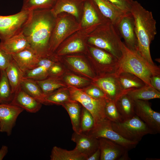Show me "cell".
I'll list each match as a JSON object with an SVG mask.
<instances>
[{"label": "cell", "mask_w": 160, "mask_h": 160, "mask_svg": "<svg viewBox=\"0 0 160 160\" xmlns=\"http://www.w3.org/2000/svg\"><path fill=\"white\" fill-rule=\"evenodd\" d=\"M122 55L118 60V67L115 74L123 72L132 73L141 79L146 84L152 87L150 79L153 75L160 74V68L149 63L136 50L127 47L124 42L121 44Z\"/></svg>", "instance_id": "3957f363"}, {"label": "cell", "mask_w": 160, "mask_h": 160, "mask_svg": "<svg viewBox=\"0 0 160 160\" xmlns=\"http://www.w3.org/2000/svg\"><path fill=\"white\" fill-rule=\"evenodd\" d=\"M100 151L99 148L95 152L87 158V160H100Z\"/></svg>", "instance_id": "f6af8a7d"}, {"label": "cell", "mask_w": 160, "mask_h": 160, "mask_svg": "<svg viewBox=\"0 0 160 160\" xmlns=\"http://www.w3.org/2000/svg\"><path fill=\"white\" fill-rule=\"evenodd\" d=\"M71 140L76 143L75 148L87 158L99 148L98 139L87 133L74 132Z\"/></svg>", "instance_id": "ffe728a7"}, {"label": "cell", "mask_w": 160, "mask_h": 160, "mask_svg": "<svg viewBox=\"0 0 160 160\" xmlns=\"http://www.w3.org/2000/svg\"><path fill=\"white\" fill-rule=\"evenodd\" d=\"M61 63L69 71L92 80L96 77L89 61L84 54L59 57Z\"/></svg>", "instance_id": "7c38bea8"}, {"label": "cell", "mask_w": 160, "mask_h": 160, "mask_svg": "<svg viewBox=\"0 0 160 160\" xmlns=\"http://www.w3.org/2000/svg\"><path fill=\"white\" fill-rule=\"evenodd\" d=\"M99 148L100 160H127L130 159L127 149L108 139L100 138Z\"/></svg>", "instance_id": "2e32d148"}, {"label": "cell", "mask_w": 160, "mask_h": 160, "mask_svg": "<svg viewBox=\"0 0 160 160\" xmlns=\"http://www.w3.org/2000/svg\"><path fill=\"white\" fill-rule=\"evenodd\" d=\"M150 81L151 86L160 92V74L152 76L150 78Z\"/></svg>", "instance_id": "ee69618b"}, {"label": "cell", "mask_w": 160, "mask_h": 160, "mask_svg": "<svg viewBox=\"0 0 160 160\" xmlns=\"http://www.w3.org/2000/svg\"><path fill=\"white\" fill-rule=\"evenodd\" d=\"M119 34L129 48L137 51V42L134 18L131 13H127L116 25Z\"/></svg>", "instance_id": "e0dca14e"}, {"label": "cell", "mask_w": 160, "mask_h": 160, "mask_svg": "<svg viewBox=\"0 0 160 160\" xmlns=\"http://www.w3.org/2000/svg\"><path fill=\"white\" fill-rule=\"evenodd\" d=\"M85 0H57L51 9L54 15L65 12L74 16L80 22L82 15Z\"/></svg>", "instance_id": "d6986e66"}, {"label": "cell", "mask_w": 160, "mask_h": 160, "mask_svg": "<svg viewBox=\"0 0 160 160\" xmlns=\"http://www.w3.org/2000/svg\"><path fill=\"white\" fill-rule=\"evenodd\" d=\"M12 55L18 66L23 73L35 68L40 59L30 47L12 54Z\"/></svg>", "instance_id": "603a6c76"}, {"label": "cell", "mask_w": 160, "mask_h": 160, "mask_svg": "<svg viewBox=\"0 0 160 160\" xmlns=\"http://www.w3.org/2000/svg\"><path fill=\"white\" fill-rule=\"evenodd\" d=\"M20 86L26 93L42 104L47 105L45 96L35 80L23 78L21 82Z\"/></svg>", "instance_id": "1f68e13d"}, {"label": "cell", "mask_w": 160, "mask_h": 160, "mask_svg": "<svg viewBox=\"0 0 160 160\" xmlns=\"http://www.w3.org/2000/svg\"><path fill=\"white\" fill-rule=\"evenodd\" d=\"M63 81L67 86L82 88L91 84V80L77 75L68 70L62 76Z\"/></svg>", "instance_id": "d590c367"}, {"label": "cell", "mask_w": 160, "mask_h": 160, "mask_svg": "<svg viewBox=\"0 0 160 160\" xmlns=\"http://www.w3.org/2000/svg\"><path fill=\"white\" fill-rule=\"evenodd\" d=\"M121 37L116 26L110 21L102 23L88 35L87 44L102 49L118 60L122 55Z\"/></svg>", "instance_id": "277c9868"}, {"label": "cell", "mask_w": 160, "mask_h": 160, "mask_svg": "<svg viewBox=\"0 0 160 160\" xmlns=\"http://www.w3.org/2000/svg\"><path fill=\"white\" fill-rule=\"evenodd\" d=\"M91 84L99 87L105 93L107 99L115 102L127 92L122 89L117 76L115 74L96 76Z\"/></svg>", "instance_id": "4fadbf2b"}, {"label": "cell", "mask_w": 160, "mask_h": 160, "mask_svg": "<svg viewBox=\"0 0 160 160\" xmlns=\"http://www.w3.org/2000/svg\"><path fill=\"white\" fill-rule=\"evenodd\" d=\"M35 81L45 96L59 88L67 87L62 76H49L44 79Z\"/></svg>", "instance_id": "f546056e"}, {"label": "cell", "mask_w": 160, "mask_h": 160, "mask_svg": "<svg viewBox=\"0 0 160 160\" xmlns=\"http://www.w3.org/2000/svg\"><path fill=\"white\" fill-rule=\"evenodd\" d=\"M67 87L71 99L79 102L91 113L94 119L95 125L106 118L105 109L107 99L93 97L85 93L81 88L70 86Z\"/></svg>", "instance_id": "ba28073f"}, {"label": "cell", "mask_w": 160, "mask_h": 160, "mask_svg": "<svg viewBox=\"0 0 160 160\" xmlns=\"http://www.w3.org/2000/svg\"><path fill=\"white\" fill-rule=\"evenodd\" d=\"M71 100L70 93L67 87L59 88L45 97L47 105L55 104L62 105Z\"/></svg>", "instance_id": "836d02e7"}, {"label": "cell", "mask_w": 160, "mask_h": 160, "mask_svg": "<svg viewBox=\"0 0 160 160\" xmlns=\"http://www.w3.org/2000/svg\"><path fill=\"white\" fill-rule=\"evenodd\" d=\"M14 94L5 70H0V104L10 103Z\"/></svg>", "instance_id": "e575fe53"}, {"label": "cell", "mask_w": 160, "mask_h": 160, "mask_svg": "<svg viewBox=\"0 0 160 160\" xmlns=\"http://www.w3.org/2000/svg\"><path fill=\"white\" fill-rule=\"evenodd\" d=\"M84 55L96 76L115 74L118 70V60L104 50L87 44Z\"/></svg>", "instance_id": "5b68a950"}, {"label": "cell", "mask_w": 160, "mask_h": 160, "mask_svg": "<svg viewBox=\"0 0 160 160\" xmlns=\"http://www.w3.org/2000/svg\"><path fill=\"white\" fill-rule=\"evenodd\" d=\"M115 103L123 120L131 118L135 115V100L127 93L121 96Z\"/></svg>", "instance_id": "4316f807"}, {"label": "cell", "mask_w": 160, "mask_h": 160, "mask_svg": "<svg viewBox=\"0 0 160 160\" xmlns=\"http://www.w3.org/2000/svg\"><path fill=\"white\" fill-rule=\"evenodd\" d=\"M11 103L31 113H35L41 108L42 104L24 91L21 86L15 93Z\"/></svg>", "instance_id": "7402d4cb"}, {"label": "cell", "mask_w": 160, "mask_h": 160, "mask_svg": "<svg viewBox=\"0 0 160 160\" xmlns=\"http://www.w3.org/2000/svg\"><path fill=\"white\" fill-rule=\"evenodd\" d=\"M102 14L115 26L125 13L106 0H93Z\"/></svg>", "instance_id": "cb8c5ba5"}, {"label": "cell", "mask_w": 160, "mask_h": 160, "mask_svg": "<svg viewBox=\"0 0 160 160\" xmlns=\"http://www.w3.org/2000/svg\"><path fill=\"white\" fill-rule=\"evenodd\" d=\"M93 31L81 28L68 37L59 46L54 54L58 57L84 54L86 52L88 35Z\"/></svg>", "instance_id": "30bf717a"}, {"label": "cell", "mask_w": 160, "mask_h": 160, "mask_svg": "<svg viewBox=\"0 0 160 160\" xmlns=\"http://www.w3.org/2000/svg\"><path fill=\"white\" fill-rule=\"evenodd\" d=\"M62 106L67 111L71 120L72 128L74 132L81 133L80 121L82 106L78 102L72 100L65 102Z\"/></svg>", "instance_id": "484cf974"}, {"label": "cell", "mask_w": 160, "mask_h": 160, "mask_svg": "<svg viewBox=\"0 0 160 160\" xmlns=\"http://www.w3.org/2000/svg\"><path fill=\"white\" fill-rule=\"evenodd\" d=\"M95 123L94 117L91 113L82 106L80 121L81 133L88 132L93 127Z\"/></svg>", "instance_id": "74e56055"}, {"label": "cell", "mask_w": 160, "mask_h": 160, "mask_svg": "<svg viewBox=\"0 0 160 160\" xmlns=\"http://www.w3.org/2000/svg\"><path fill=\"white\" fill-rule=\"evenodd\" d=\"M125 13L130 12L132 0H106Z\"/></svg>", "instance_id": "7bdbcfd3"}, {"label": "cell", "mask_w": 160, "mask_h": 160, "mask_svg": "<svg viewBox=\"0 0 160 160\" xmlns=\"http://www.w3.org/2000/svg\"><path fill=\"white\" fill-rule=\"evenodd\" d=\"M116 76L122 89L127 92L146 84L141 79L130 73L123 72Z\"/></svg>", "instance_id": "d6a6232c"}, {"label": "cell", "mask_w": 160, "mask_h": 160, "mask_svg": "<svg viewBox=\"0 0 160 160\" xmlns=\"http://www.w3.org/2000/svg\"><path fill=\"white\" fill-rule=\"evenodd\" d=\"M81 29L80 22L73 16L62 12L56 17L50 42V50L54 53L60 44L73 33Z\"/></svg>", "instance_id": "8992f818"}, {"label": "cell", "mask_w": 160, "mask_h": 160, "mask_svg": "<svg viewBox=\"0 0 160 160\" xmlns=\"http://www.w3.org/2000/svg\"><path fill=\"white\" fill-rule=\"evenodd\" d=\"M113 129L124 138L139 142L143 137L155 132L136 115L118 122H111Z\"/></svg>", "instance_id": "52a82bcc"}, {"label": "cell", "mask_w": 160, "mask_h": 160, "mask_svg": "<svg viewBox=\"0 0 160 160\" xmlns=\"http://www.w3.org/2000/svg\"><path fill=\"white\" fill-rule=\"evenodd\" d=\"M59 60V57L55 54L46 57L41 58L34 68L24 72L23 78L35 81L41 80L49 76V71L51 66Z\"/></svg>", "instance_id": "44dd1931"}, {"label": "cell", "mask_w": 160, "mask_h": 160, "mask_svg": "<svg viewBox=\"0 0 160 160\" xmlns=\"http://www.w3.org/2000/svg\"><path fill=\"white\" fill-rule=\"evenodd\" d=\"M57 0H23L21 10L32 11L37 9H51Z\"/></svg>", "instance_id": "8d00e7d4"}, {"label": "cell", "mask_w": 160, "mask_h": 160, "mask_svg": "<svg viewBox=\"0 0 160 160\" xmlns=\"http://www.w3.org/2000/svg\"><path fill=\"white\" fill-rule=\"evenodd\" d=\"M8 152V147L3 145L0 149V160H2L6 155Z\"/></svg>", "instance_id": "bcb514c9"}, {"label": "cell", "mask_w": 160, "mask_h": 160, "mask_svg": "<svg viewBox=\"0 0 160 160\" xmlns=\"http://www.w3.org/2000/svg\"><path fill=\"white\" fill-rule=\"evenodd\" d=\"M0 45L6 52L11 55L30 47L27 39L22 32L4 41H0Z\"/></svg>", "instance_id": "d4e9b609"}, {"label": "cell", "mask_w": 160, "mask_h": 160, "mask_svg": "<svg viewBox=\"0 0 160 160\" xmlns=\"http://www.w3.org/2000/svg\"><path fill=\"white\" fill-rule=\"evenodd\" d=\"M55 19L51 9L33 10L23 30L30 48L40 58L54 54L50 52V42Z\"/></svg>", "instance_id": "6da1fadb"}, {"label": "cell", "mask_w": 160, "mask_h": 160, "mask_svg": "<svg viewBox=\"0 0 160 160\" xmlns=\"http://www.w3.org/2000/svg\"><path fill=\"white\" fill-rule=\"evenodd\" d=\"M24 110L11 103L0 104V132L10 135L18 117Z\"/></svg>", "instance_id": "ac0fdd59"}, {"label": "cell", "mask_w": 160, "mask_h": 160, "mask_svg": "<svg viewBox=\"0 0 160 160\" xmlns=\"http://www.w3.org/2000/svg\"><path fill=\"white\" fill-rule=\"evenodd\" d=\"M106 118L112 122H118L123 120L116 105L115 102L107 99L105 109Z\"/></svg>", "instance_id": "f35d334b"}, {"label": "cell", "mask_w": 160, "mask_h": 160, "mask_svg": "<svg viewBox=\"0 0 160 160\" xmlns=\"http://www.w3.org/2000/svg\"><path fill=\"white\" fill-rule=\"evenodd\" d=\"M88 134L95 137L109 140L129 151L135 148L139 142L127 140L120 135L112 128L111 121L106 118L94 125Z\"/></svg>", "instance_id": "8fae6325"}, {"label": "cell", "mask_w": 160, "mask_h": 160, "mask_svg": "<svg viewBox=\"0 0 160 160\" xmlns=\"http://www.w3.org/2000/svg\"><path fill=\"white\" fill-rule=\"evenodd\" d=\"M127 94L134 100H148L160 98V92L147 84L129 91Z\"/></svg>", "instance_id": "4dcf8cb0"}, {"label": "cell", "mask_w": 160, "mask_h": 160, "mask_svg": "<svg viewBox=\"0 0 160 160\" xmlns=\"http://www.w3.org/2000/svg\"><path fill=\"white\" fill-rule=\"evenodd\" d=\"M5 71L12 92L14 94L20 86L24 73L20 68L13 59L9 63Z\"/></svg>", "instance_id": "83f0119b"}, {"label": "cell", "mask_w": 160, "mask_h": 160, "mask_svg": "<svg viewBox=\"0 0 160 160\" xmlns=\"http://www.w3.org/2000/svg\"><path fill=\"white\" fill-rule=\"evenodd\" d=\"M67 69L61 63L59 60L54 63L49 71V76H62Z\"/></svg>", "instance_id": "60d3db41"}, {"label": "cell", "mask_w": 160, "mask_h": 160, "mask_svg": "<svg viewBox=\"0 0 160 160\" xmlns=\"http://www.w3.org/2000/svg\"><path fill=\"white\" fill-rule=\"evenodd\" d=\"M130 12L134 18L137 45V51L149 63L156 65L152 59L150 45L157 34L156 21L152 12L132 0Z\"/></svg>", "instance_id": "7a4b0ae2"}, {"label": "cell", "mask_w": 160, "mask_h": 160, "mask_svg": "<svg viewBox=\"0 0 160 160\" xmlns=\"http://www.w3.org/2000/svg\"><path fill=\"white\" fill-rule=\"evenodd\" d=\"M81 89L85 93L93 97L107 99L105 93L99 87L91 84Z\"/></svg>", "instance_id": "ab89813d"}, {"label": "cell", "mask_w": 160, "mask_h": 160, "mask_svg": "<svg viewBox=\"0 0 160 160\" xmlns=\"http://www.w3.org/2000/svg\"><path fill=\"white\" fill-rule=\"evenodd\" d=\"M110 21L102 14L93 0H85L80 22L81 28L94 30L99 25Z\"/></svg>", "instance_id": "5bb4252c"}, {"label": "cell", "mask_w": 160, "mask_h": 160, "mask_svg": "<svg viewBox=\"0 0 160 160\" xmlns=\"http://www.w3.org/2000/svg\"><path fill=\"white\" fill-rule=\"evenodd\" d=\"M135 100V112L156 133L160 132V113L153 110L148 100Z\"/></svg>", "instance_id": "9a60e30c"}, {"label": "cell", "mask_w": 160, "mask_h": 160, "mask_svg": "<svg viewBox=\"0 0 160 160\" xmlns=\"http://www.w3.org/2000/svg\"><path fill=\"white\" fill-rule=\"evenodd\" d=\"M13 59L12 55L6 52L0 45V70H5Z\"/></svg>", "instance_id": "b9f144b4"}, {"label": "cell", "mask_w": 160, "mask_h": 160, "mask_svg": "<svg viewBox=\"0 0 160 160\" xmlns=\"http://www.w3.org/2000/svg\"><path fill=\"white\" fill-rule=\"evenodd\" d=\"M32 11L21 10L14 15H0L1 42L22 32L31 17Z\"/></svg>", "instance_id": "9c48e42d"}, {"label": "cell", "mask_w": 160, "mask_h": 160, "mask_svg": "<svg viewBox=\"0 0 160 160\" xmlns=\"http://www.w3.org/2000/svg\"><path fill=\"white\" fill-rule=\"evenodd\" d=\"M50 158L51 160H87V159L75 147L68 151L56 146L52 148Z\"/></svg>", "instance_id": "f1b7e54d"}]
</instances>
